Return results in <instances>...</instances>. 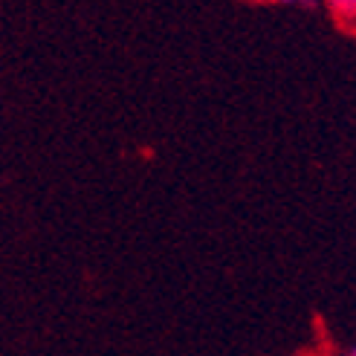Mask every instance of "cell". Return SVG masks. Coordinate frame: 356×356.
I'll list each match as a JSON object with an SVG mask.
<instances>
[{
  "instance_id": "1",
  "label": "cell",
  "mask_w": 356,
  "mask_h": 356,
  "mask_svg": "<svg viewBox=\"0 0 356 356\" xmlns=\"http://www.w3.org/2000/svg\"><path fill=\"white\" fill-rule=\"evenodd\" d=\"M281 3H301V0H281Z\"/></svg>"
},
{
  "instance_id": "2",
  "label": "cell",
  "mask_w": 356,
  "mask_h": 356,
  "mask_svg": "<svg viewBox=\"0 0 356 356\" xmlns=\"http://www.w3.org/2000/svg\"><path fill=\"white\" fill-rule=\"evenodd\" d=\"M345 3H348V6H353V9H356V0H345Z\"/></svg>"
},
{
  "instance_id": "3",
  "label": "cell",
  "mask_w": 356,
  "mask_h": 356,
  "mask_svg": "<svg viewBox=\"0 0 356 356\" xmlns=\"http://www.w3.org/2000/svg\"><path fill=\"white\" fill-rule=\"evenodd\" d=\"M350 353H356V350H350Z\"/></svg>"
}]
</instances>
